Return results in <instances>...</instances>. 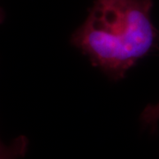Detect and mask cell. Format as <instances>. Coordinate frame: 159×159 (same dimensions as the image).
Listing matches in <instances>:
<instances>
[{"instance_id": "2", "label": "cell", "mask_w": 159, "mask_h": 159, "mask_svg": "<svg viewBox=\"0 0 159 159\" xmlns=\"http://www.w3.org/2000/svg\"><path fill=\"white\" fill-rule=\"evenodd\" d=\"M29 148L27 137L19 136L9 143L0 139V159H20L24 157Z\"/></svg>"}, {"instance_id": "1", "label": "cell", "mask_w": 159, "mask_h": 159, "mask_svg": "<svg viewBox=\"0 0 159 159\" xmlns=\"http://www.w3.org/2000/svg\"><path fill=\"white\" fill-rule=\"evenodd\" d=\"M154 0H94L72 44L92 66L120 80L153 48L157 31L151 20Z\"/></svg>"}, {"instance_id": "3", "label": "cell", "mask_w": 159, "mask_h": 159, "mask_svg": "<svg viewBox=\"0 0 159 159\" xmlns=\"http://www.w3.org/2000/svg\"><path fill=\"white\" fill-rule=\"evenodd\" d=\"M141 121L143 125L154 127L159 122V102L148 104L141 115Z\"/></svg>"}, {"instance_id": "4", "label": "cell", "mask_w": 159, "mask_h": 159, "mask_svg": "<svg viewBox=\"0 0 159 159\" xmlns=\"http://www.w3.org/2000/svg\"><path fill=\"white\" fill-rule=\"evenodd\" d=\"M5 20V11H4V9L0 6V24L4 21Z\"/></svg>"}]
</instances>
